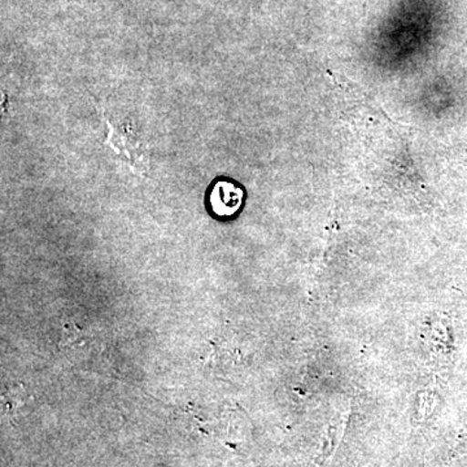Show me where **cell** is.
<instances>
[{"label":"cell","mask_w":467,"mask_h":467,"mask_svg":"<svg viewBox=\"0 0 467 467\" xmlns=\"http://www.w3.org/2000/svg\"><path fill=\"white\" fill-rule=\"evenodd\" d=\"M243 192L235 184L220 181L209 192V205L216 216L229 217L241 208Z\"/></svg>","instance_id":"cell-1"},{"label":"cell","mask_w":467,"mask_h":467,"mask_svg":"<svg viewBox=\"0 0 467 467\" xmlns=\"http://www.w3.org/2000/svg\"><path fill=\"white\" fill-rule=\"evenodd\" d=\"M109 126V137L106 144L115 150L117 155L121 156L130 164L131 169L138 173L137 168L142 167V153H140V144L134 140L130 134L124 133L121 129L116 128L109 119H106Z\"/></svg>","instance_id":"cell-2"}]
</instances>
